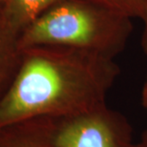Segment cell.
Wrapping results in <instances>:
<instances>
[{
    "mask_svg": "<svg viewBox=\"0 0 147 147\" xmlns=\"http://www.w3.org/2000/svg\"><path fill=\"white\" fill-rule=\"evenodd\" d=\"M55 120L56 140L61 147H140L129 120L107 104Z\"/></svg>",
    "mask_w": 147,
    "mask_h": 147,
    "instance_id": "cell-3",
    "label": "cell"
},
{
    "mask_svg": "<svg viewBox=\"0 0 147 147\" xmlns=\"http://www.w3.org/2000/svg\"><path fill=\"white\" fill-rule=\"evenodd\" d=\"M143 14L142 20L143 21V32L142 37V47L143 52L147 55V0H142Z\"/></svg>",
    "mask_w": 147,
    "mask_h": 147,
    "instance_id": "cell-7",
    "label": "cell"
},
{
    "mask_svg": "<svg viewBox=\"0 0 147 147\" xmlns=\"http://www.w3.org/2000/svg\"><path fill=\"white\" fill-rule=\"evenodd\" d=\"M140 147H147V127L144 129L140 137Z\"/></svg>",
    "mask_w": 147,
    "mask_h": 147,
    "instance_id": "cell-10",
    "label": "cell"
},
{
    "mask_svg": "<svg viewBox=\"0 0 147 147\" xmlns=\"http://www.w3.org/2000/svg\"><path fill=\"white\" fill-rule=\"evenodd\" d=\"M140 99H142V105L143 109H144L145 113L147 115V75L145 77V80L143 82L142 85V96H140Z\"/></svg>",
    "mask_w": 147,
    "mask_h": 147,
    "instance_id": "cell-9",
    "label": "cell"
},
{
    "mask_svg": "<svg viewBox=\"0 0 147 147\" xmlns=\"http://www.w3.org/2000/svg\"><path fill=\"white\" fill-rule=\"evenodd\" d=\"M0 147H61L56 140L55 118H34L2 128Z\"/></svg>",
    "mask_w": 147,
    "mask_h": 147,
    "instance_id": "cell-4",
    "label": "cell"
},
{
    "mask_svg": "<svg viewBox=\"0 0 147 147\" xmlns=\"http://www.w3.org/2000/svg\"><path fill=\"white\" fill-rule=\"evenodd\" d=\"M23 57L0 98V129L39 118H70L106 104L120 76L115 58L60 46H38Z\"/></svg>",
    "mask_w": 147,
    "mask_h": 147,
    "instance_id": "cell-1",
    "label": "cell"
},
{
    "mask_svg": "<svg viewBox=\"0 0 147 147\" xmlns=\"http://www.w3.org/2000/svg\"><path fill=\"white\" fill-rule=\"evenodd\" d=\"M120 11L128 16L142 19L143 14L142 0H93Z\"/></svg>",
    "mask_w": 147,
    "mask_h": 147,
    "instance_id": "cell-6",
    "label": "cell"
},
{
    "mask_svg": "<svg viewBox=\"0 0 147 147\" xmlns=\"http://www.w3.org/2000/svg\"><path fill=\"white\" fill-rule=\"evenodd\" d=\"M15 75H16V73H15V72H11V68L1 66V64H0V85L2 84V82L4 83V81L7 79L8 77H10V79L13 80Z\"/></svg>",
    "mask_w": 147,
    "mask_h": 147,
    "instance_id": "cell-8",
    "label": "cell"
},
{
    "mask_svg": "<svg viewBox=\"0 0 147 147\" xmlns=\"http://www.w3.org/2000/svg\"><path fill=\"white\" fill-rule=\"evenodd\" d=\"M132 20L93 0H61L23 31L19 49L60 46L116 58L133 32Z\"/></svg>",
    "mask_w": 147,
    "mask_h": 147,
    "instance_id": "cell-2",
    "label": "cell"
},
{
    "mask_svg": "<svg viewBox=\"0 0 147 147\" xmlns=\"http://www.w3.org/2000/svg\"><path fill=\"white\" fill-rule=\"evenodd\" d=\"M61 0H10L9 22L14 31H23Z\"/></svg>",
    "mask_w": 147,
    "mask_h": 147,
    "instance_id": "cell-5",
    "label": "cell"
}]
</instances>
